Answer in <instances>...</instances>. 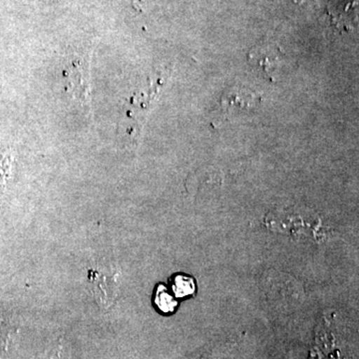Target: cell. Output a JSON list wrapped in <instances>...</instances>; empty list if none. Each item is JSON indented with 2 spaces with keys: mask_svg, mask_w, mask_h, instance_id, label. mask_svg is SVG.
Segmentation results:
<instances>
[{
  "mask_svg": "<svg viewBox=\"0 0 359 359\" xmlns=\"http://www.w3.org/2000/svg\"><path fill=\"white\" fill-rule=\"evenodd\" d=\"M173 292L177 297H186L194 294L196 283L193 278L185 275H177L173 282Z\"/></svg>",
  "mask_w": 359,
  "mask_h": 359,
  "instance_id": "277c9868",
  "label": "cell"
},
{
  "mask_svg": "<svg viewBox=\"0 0 359 359\" xmlns=\"http://www.w3.org/2000/svg\"><path fill=\"white\" fill-rule=\"evenodd\" d=\"M66 91L87 112L91 111L89 61L73 59L65 70Z\"/></svg>",
  "mask_w": 359,
  "mask_h": 359,
  "instance_id": "6da1fadb",
  "label": "cell"
},
{
  "mask_svg": "<svg viewBox=\"0 0 359 359\" xmlns=\"http://www.w3.org/2000/svg\"><path fill=\"white\" fill-rule=\"evenodd\" d=\"M155 304L162 313H172L178 306V302L170 294L165 285H159L156 292Z\"/></svg>",
  "mask_w": 359,
  "mask_h": 359,
  "instance_id": "3957f363",
  "label": "cell"
},
{
  "mask_svg": "<svg viewBox=\"0 0 359 359\" xmlns=\"http://www.w3.org/2000/svg\"><path fill=\"white\" fill-rule=\"evenodd\" d=\"M250 57H252V60H256L257 65L263 68L264 72L268 73L271 79H275L273 74L278 69V63H282L280 54L271 48L261 49V50L259 49L257 52L250 53Z\"/></svg>",
  "mask_w": 359,
  "mask_h": 359,
  "instance_id": "7a4b0ae2",
  "label": "cell"
}]
</instances>
